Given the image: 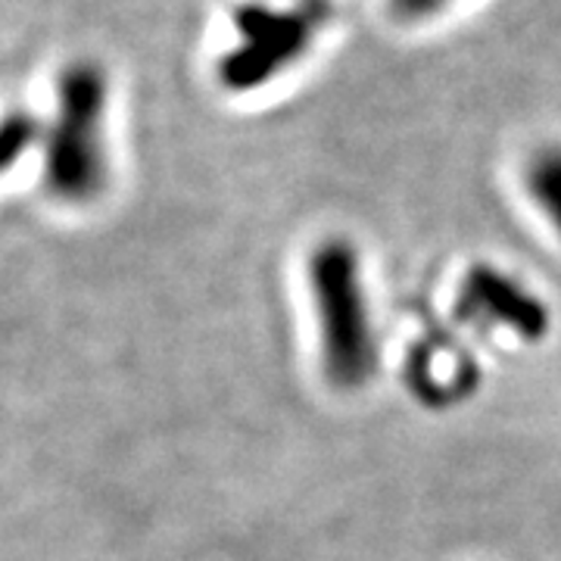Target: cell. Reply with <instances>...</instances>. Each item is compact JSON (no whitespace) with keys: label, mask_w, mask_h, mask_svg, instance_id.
<instances>
[{"label":"cell","mask_w":561,"mask_h":561,"mask_svg":"<svg viewBox=\"0 0 561 561\" xmlns=\"http://www.w3.org/2000/svg\"><path fill=\"white\" fill-rule=\"evenodd\" d=\"M309 294L319 324L321 371L337 390H359L378 371V331L356 247L321 241L309 256Z\"/></svg>","instance_id":"obj_1"},{"label":"cell","mask_w":561,"mask_h":561,"mask_svg":"<svg viewBox=\"0 0 561 561\" xmlns=\"http://www.w3.org/2000/svg\"><path fill=\"white\" fill-rule=\"evenodd\" d=\"M110 81L98 62H69L57 81V113L44 138V187L54 201L88 206L106 191Z\"/></svg>","instance_id":"obj_2"},{"label":"cell","mask_w":561,"mask_h":561,"mask_svg":"<svg viewBox=\"0 0 561 561\" xmlns=\"http://www.w3.org/2000/svg\"><path fill=\"white\" fill-rule=\"evenodd\" d=\"M238 44L216 66L219 84L231 94L260 91L309 50L316 20L300 10H275L265 3H243L234 13Z\"/></svg>","instance_id":"obj_3"},{"label":"cell","mask_w":561,"mask_h":561,"mask_svg":"<svg viewBox=\"0 0 561 561\" xmlns=\"http://www.w3.org/2000/svg\"><path fill=\"white\" fill-rule=\"evenodd\" d=\"M461 319L508 331L522 341H542L552 328V312L522 278L496 265H474L459 287Z\"/></svg>","instance_id":"obj_4"},{"label":"cell","mask_w":561,"mask_h":561,"mask_svg":"<svg viewBox=\"0 0 561 561\" xmlns=\"http://www.w3.org/2000/svg\"><path fill=\"white\" fill-rule=\"evenodd\" d=\"M524 187L561 238V144H546L527 160Z\"/></svg>","instance_id":"obj_5"},{"label":"cell","mask_w":561,"mask_h":561,"mask_svg":"<svg viewBox=\"0 0 561 561\" xmlns=\"http://www.w3.org/2000/svg\"><path fill=\"white\" fill-rule=\"evenodd\" d=\"M35 138H38V122L32 113L13 110L0 119V179L25 157Z\"/></svg>","instance_id":"obj_6"},{"label":"cell","mask_w":561,"mask_h":561,"mask_svg":"<svg viewBox=\"0 0 561 561\" xmlns=\"http://www.w3.org/2000/svg\"><path fill=\"white\" fill-rule=\"evenodd\" d=\"M459 0H390V7L400 13L402 20H431V16L446 13Z\"/></svg>","instance_id":"obj_7"}]
</instances>
